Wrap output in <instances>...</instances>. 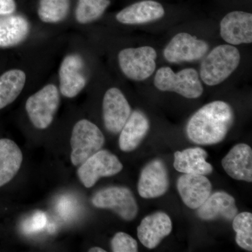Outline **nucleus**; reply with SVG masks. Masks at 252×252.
Segmentation results:
<instances>
[{
  "instance_id": "f257e3e1",
  "label": "nucleus",
  "mask_w": 252,
  "mask_h": 252,
  "mask_svg": "<svg viewBox=\"0 0 252 252\" xmlns=\"http://www.w3.org/2000/svg\"><path fill=\"white\" fill-rule=\"evenodd\" d=\"M234 121V113L223 101H214L198 109L189 119L187 135L194 143L211 145L221 142Z\"/></svg>"
},
{
  "instance_id": "f03ea898",
  "label": "nucleus",
  "mask_w": 252,
  "mask_h": 252,
  "mask_svg": "<svg viewBox=\"0 0 252 252\" xmlns=\"http://www.w3.org/2000/svg\"><path fill=\"white\" fill-rule=\"evenodd\" d=\"M240 62V51L236 47L230 44L216 46L201 63L200 79L207 86L218 85L234 72Z\"/></svg>"
},
{
  "instance_id": "7ed1b4c3",
  "label": "nucleus",
  "mask_w": 252,
  "mask_h": 252,
  "mask_svg": "<svg viewBox=\"0 0 252 252\" xmlns=\"http://www.w3.org/2000/svg\"><path fill=\"white\" fill-rule=\"evenodd\" d=\"M154 84L159 91L177 93L186 98H198L203 93L198 72L193 68L175 73L170 67H160L156 73Z\"/></svg>"
},
{
  "instance_id": "20e7f679",
  "label": "nucleus",
  "mask_w": 252,
  "mask_h": 252,
  "mask_svg": "<svg viewBox=\"0 0 252 252\" xmlns=\"http://www.w3.org/2000/svg\"><path fill=\"white\" fill-rule=\"evenodd\" d=\"M104 144L103 133L95 124L87 119L79 121L73 127L70 139L71 162L73 165H81L100 150Z\"/></svg>"
},
{
  "instance_id": "39448f33",
  "label": "nucleus",
  "mask_w": 252,
  "mask_h": 252,
  "mask_svg": "<svg viewBox=\"0 0 252 252\" xmlns=\"http://www.w3.org/2000/svg\"><path fill=\"white\" fill-rule=\"evenodd\" d=\"M59 104V89L54 84H48L28 97L26 109L33 126L44 130L52 124Z\"/></svg>"
},
{
  "instance_id": "423d86ee",
  "label": "nucleus",
  "mask_w": 252,
  "mask_h": 252,
  "mask_svg": "<svg viewBox=\"0 0 252 252\" xmlns=\"http://www.w3.org/2000/svg\"><path fill=\"white\" fill-rule=\"evenodd\" d=\"M157 54L152 46L127 48L118 56L119 67L124 75L131 80H146L154 74L157 67Z\"/></svg>"
},
{
  "instance_id": "0eeeda50",
  "label": "nucleus",
  "mask_w": 252,
  "mask_h": 252,
  "mask_svg": "<svg viewBox=\"0 0 252 252\" xmlns=\"http://www.w3.org/2000/svg\"><path fill=\"white\" fill-rule=\"evenodd\" d=\"M94 207L108 209L123 220L130 221L138 213V206L132 191L124 187H110L101 189L91 199Z\"/></svg>"
},
{
  "instance_id": "6e6552de",
  "label": "nucleus",
  "mask_w": 252,
  "mask_h": 252,
  "mask_svg": "<svg viewBox=\"0 0 252 252\" xmlns=\"http://www.w3.org/2000/svg\"><path fill=\"white\" fill-rule=\"evenodd\" d=\"M123 164L117 156L104 149H100L83 162L77 175L86 188L94 187L102 177H112L123 170Z\"/></svg>"
},
{
  "instance_id": "1a4fd4ad",
  "label": "nucleus",
  "mask_w": 252,
  "mask_h": 252,
  "mask_svg": "<svg viewBox=\"0 0 252 252\" xmlns=\"http://www.w3.org/2000/svg\"><path fill=\"white\" fill-rule=\"evenodd\" d=\"M208 50L206 41L189 33L181 32L176 34L168 43L164 49L163 55L169 63L193 62L203 59Z\"/></svg>"
},
{
  "instance_id": "9d476101",
  "label": "nucleus",
  "mask_w": 252,
  "mask_h": 252,
  "mask_svg": "<svg viewBox=\"0 0 252 252\" xmlns=\"http://www.w3.org/2000/svg\"><path fill=\"white\" fill-rule=\"evenodd\" d=\"M131 107L122 91L111 88L104 94L102 116L107 130L118 134L122 130L131 114Z\"/></svg>"
},
{
  "instance_id": "9b49d317",
  "label": "nucleus",
  "mask_w": 252,
  "mask_h": 252,
  "mask_svg": "<svg viewBox=\"0 0 252 252\" xmlns=\"http://www.w3.org/2000/svg\"><path fill=\"white\" fill-rule=\"evenodd\" d=\"M170 186L168 172L161 160H154L142 169L137 190L142 198H158L166 193Z\"/></svg>"
},
{
  "instance_id": "f8f14e48",
  "label": "nucleus",
  "mask_w": 252,
  "mask_h": 252,
  "mask_svg": "<svg viewBox=\"0 0 252 252\" xmlns=\"http://www.w3.org/2000/svg\"><path fill=\"white\" fill-rule=\"evenodd\" d=\"M220 34L230 45L251 44L252 14L240 11L228 13L220 21Z\"/></svg>"
},
{
  "instance_id": "ddd939ff",
  "label": "nucleus",
  "mask_w": 252,
  "mask_h": 252,
  "mask_svg": "<svg viewBox=\"0 0 252 252\" xmlns=\"http://www.w3.org/2000/svg\"><path fill=\"white\" fill-rule=\"evenodd\" d=\"M84 61L77 54H71L63 59L59 69L60 91L68 98L76 97L86 85L84 74Z\"/></svg>"
},
{
  "instance_id": "4468645a",
  "label": "nucleus",
  "mask_w": 252,
  "mask_h": 252,
  "mask_svg": "<svg viewBox=\"0 0 252 252\" xmlns=\"http://www.w3.org/2000/svg\"><path fill=\"white\" fill-rule=\"evenodd\" d=\"M177 186L182 201L192 210L201 206L212 193L211 182L205 175L184 174Z\"/></svg>"
},
{
  "instance_id": "2eb2a0df",
  "label": "nucleus",
  "mask_w": 252,
  "mask_h": 252,
  "mask_svg": "<svg viewBox=\"0 0 252 252\" xmlns=\"http://www.w3.org/2000/svg\"><path fill=\"white\" fill-rule=\"evenodd\" d=\"M172 230L171 219L165 212H157L147 216L137 227V236L146 248L154 249Z\"/></svg>"
},
{
  "instance_id": "dca6fc26",
  "label": "nucleus",
  "mask_w": 252,
  "mask_h": 252,
  "mask_svg": "<svg viewBox=\"0 0 252 252\" xmlns=\"http://www.w3.org/2000/svg\"><path fill=\"white\" fill-rule=\"evenodd\" d=\"M221 165L234 180L252 182V150L248 144H237L223 158Z\"/></svg>"
},
{
  "instance_id": "f3484780",
  "label": "nucleus",
  "mask_w": 252,
  "mask_h": 252,
  "mask_svg": "<svg viewBox=\"0 0 252 252\" xmlns=\"http://www.w3.org/2000/svg\"><path fill=\"white\" fill-rule=\"evenodd\" d=\"M165 13L163 6L160 3L153 0H143L119 11L116 19L123 24H145L160 19Z\"/></svg>"
},
{
  "instance_id": "a211bd4d",
  "label": "nucleus",
  "mask_w": 252,
  "mask_h": 252,
  "mask_svg": "<svg viewBox=\"0 0 252 252\" xmlns=\"http://www.w3.org/2000/svg\"><path fill=\"white\" fill-rule=\"evenodd\" d=\"M238 211L234 198L225 192L218 191L210 194L205 203L198 207L197 214L199 218L205 220L220 218L233 220Z\"/></svg>"
},
{
  "instance_id": "6ab92c4d",
  "label": "nucleus",
  "mask_w": 252,
  "mask_h": 252,
  "mask_svg": "<svg viewBox=\"0 0 252 252\" xmlns=\"http://www.w3.org/2000/svg\"><path fill=\"white\" fill-rule=\"evenodd\" d=\"M149 130V121L141 111L131 113L125 125L120 131L119 148L124 152H130L140 145Z\"/></svg>"
},
{
  "instance_id": "aec40b11",
  "label": "nucleus",
  "mask_w": 252,
  "mask_h": 252,
  "mask_svg": "<svg viewBox=\"0 0 252 252\" xmlns=\"http://www.w3.org/2000/svg\"><path fill=\"white\" fill-rule=\"evenodd\" d=\"M208 156L206 151L200 147L176 152L174 167L184 174L207 175L213 171L211 164L206 161Z\"/></svg>"
},
{
  "instance_id": "412c9836",
  "label": "nucleus",
  "mask_w": 252,
  "mask_h": 252,
  "mask_svg": "<svg viewBox=\"0 0 252 252\" xmlns=\"http://www.w3.org/2000/svg\"><path fill=\"white\" fill-rule=\"evenodd\" d=\"M30 25L20 15H0V48L18 45L27 38Z\"/></svg>"
},
{
  "instance_id": "4be33fe9",
  "label": "nucleus",
  "mask_w": 252,
  "mask_h": 252,
  "mask_svg": "<svg viewBox=\"0 0 252 252\" xmlns=\"http://www.w3.org/2000/svg\"><path fill=\"white\" fill-rule=\"evenodd\" d=\"M23 156L17 144L9 139H0V188L17 175Z\"/></svg>"
},
{
  "instance_id": "5701e85b",
  "label": "nucleus",
  "mask_w": 252,
  "mask_h": 252,
  "mask_svg": "<svg viewBox=\"0 0 252 252\" xmlns=\"http://www.w3.org/2000/svg\"><path fill=\"white\" fill-rule=\"evenodd\" d=\"M26 81V73L21 69H11L0 76V110L16 100Z\"/></svg>"
},
{
  "instance_id": "b1692460",
  "label": "nucleus",
  "mask_w": 252,
  "mask_h": 252,
  "mask_svg": "<svg viewBox=\"0 0 252 252\" xmlns=\"http://www.w3.org/2000/svg\"><path fill=\"white\" fill-rule=\"evenodd\" d=\"M69 0H40L38 16L42 22L56 23L67 17Z\"/></svg>"
},
{
  "instance_id": "393cba45",
  "label": "nucleus",
  "mask_w": 252,
  "mask_h": 252,
  "mask_svg": "<svg viewBox=\"0 0 252 252\" xmlns=\"http://www.w3.org/2000/svg\"><path fill=\"white\" fill-rule=\"evenodd\" d=\"M110 5L109 0H79L75 17L81 24L94 22L103 15Z\"/></svg>"
},
{
  "instance_id": "a878e982",
  "label": "nucleus",
  "mask_w": 252,
  "mask_h": 252,
  "mask_svg": "<svg viewBox=\"0 0 252 252\" xmlns=\"http://www.w3.org/2000/svg\"><path fill=\"white\" fill-rule=\"evenodd\" d=\"M233 228L236 233V243L240 248L252 251V215L248 212L237 214L233 219Z\"/></svg>"
},
{
  "instance_id": "bb28decb",
  "label": "nucleus",
  "mask_w": 252,
  "mask_h": 252,
  "mask_svg": "<svg viewBox=\"0 0 252 252\" xmlns=\"http://www.w3.org/2000/svg\"><path fill=\"white\" fill-rule=\"evenodd\" d=\"M111 248L114 252H137L138 245L135 239L124 232H119L113 237Z\"/></svg>"
},
{
  "instance_id": "cd10ccee",
  "label": "nucleus",
  "mask_w": 252,
  "mask_h": 252,
  "mask_svg": "<svg viewBox=\"0 0 252 252\" xmlns=\"http://www.w3.org/2000/svg\"><path fill=\"white\" fill-rule=\"evenodd\" d=\"M16 9L15 0H0V15L14 14Z\"/></svg>"
},
{
  "instance_id": "c85d7f7f",
  "label": "nucleus",
  "mask_w": 252,
  "mask_h": 252,
  "mask_svg": "<svg viewBox=\"0 0 252 252\" xmlns=\"http://www.w3.org/2000/svg\"><path fill=\"white\" fill-rule=\"evenodd\" d=\"M89 252H106L105 250L102 248H98V247H94V248H91L89 250Z\"/></svg>"
}]
</instances>
